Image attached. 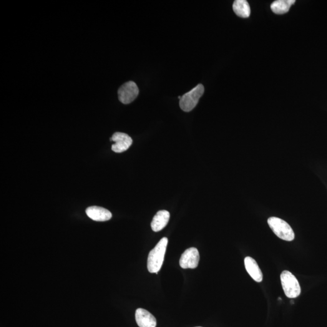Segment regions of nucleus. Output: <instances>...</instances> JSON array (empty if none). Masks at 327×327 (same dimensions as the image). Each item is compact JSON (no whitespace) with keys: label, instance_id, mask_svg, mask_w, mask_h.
I'll list each match as a JSON object with an SVG mask.
<instances>
[{"label":"nucleus","instance_id":"nucleus-8","mask_svg":"<svg viewBox=\"0 0 327 327\" xmlns=\"http://www.w3.org/2000/svg\"><path fill=\"white\" fill-rule=\"evenodd\" d=\"M135 319L140 327H156L157 320L153 314L145 309L138 308L135 313Z\"/></svg>","mask_w":327,"mask_h":327},{"label":"nucleus","instance_id":"nucleus-4","mask_svg":"<svg viewBox=\"0 0 327 327\" xmlns=\"http://www.w3.org/2000/svg\"><path fill=\"white\" fill-rule=\"evenodd\" d=\"M204 92L203 85L198 84L190 92L186 93L181 97L180 101L181 109L184 112H190L196 107L199 100Z\"/></svg>","mask_w":327,"mask_h":327},{"label":"nucleus","instance_id":"nucleus-9","mask_svg":"<svg viewBox=\"0 0 327 327\" xmlns=\"http://www.w3.org/2000/svg\"><path fill=\"white\" fill-rule=\"evenodd\" d=\"M88 217L92 220L98 221V222H104L110 220L112 218V213L109 210L105 209L98 206H92L88 207L85 210Z\"/></svg>","mask_w":327,"mask_h":327},{"label":"nucleus","instance_id":"nucleus-7","mask_svg":"<svg viewBox=\"0 0 327 327\" xmlns=\"http://www.w3.org/2000/svg\"><path fill=\"white\" fill-rule=\"evenodd\" d=\"M111 142L115 144L112 145V150L116 153H122L129 149L132 145L133 141L132 138L126 133L116 132L110 138Z\"/></svg>","mask_w":327,"mask_h":327},{"label":"nucleus","instance_id":"nucleus-11","mask_svg":"<svg viewBox=\"0 0 327 327\" xmlns=\"http://www.w3.org/2000/svg\"><path fill=\"white\" fill-rule=\"evenodd\" d=\"M245 264L246 270L251 277L257 283H261L263 279V273L256 261L252 258L247 256L245 258Z\"/></svg>","mask_w":327,"mask_h":327},{"label":"nucleus","instance_id":"nucleus-1","mask_svg":"<svg viewBox=\"0 0 327 327\" xmlns=\"http://www.w3.org/2000/svg\"><path fill=\"white\" fill-rule=\"evenodd\" d=\"M167 245L168 239L163 238L148 254L147 268L150 273L158 274L162 268Z\"/></svg>","mask_w":327,"mask_h":327},{"label":"nucleus","instance_id":"nucleus-14","mask_svg":"<svg viewBox=\"0 0 327 327\" xmlns=\"http://www.w3.org/2000/svg\"></svg>","mask_w":327,"mask_h":327},{"label":"nucleus","instance_id":"nucleus-2","mask_svg":"<svg viewBox=\"0 0 327 327\" xmlns=\"http://www.w3.org/2000/svg\"><path fill=\"white\" fill-rule=\"evenodd\" d=\"M268 224L274 233L281 240L286 241L294 240L293 229L285 221L277 217H271L268 218Z\"/></svg>","mask_w":327,"mask_h":327},{"label":"nucleus","instance_id":"nucleus-10","mask_svg":"<svg viewBox=\"0 0 327 327\" xmlns=\"http://www.w3.org/2000/svg\"><path fill=\"white\" fill-rule=\"evenodd\" d=\"M170 219V213L167 210H160L153 218L151 227L155 232L162 230L167 225Z\"/></svg>","mask_w":327,"mask_h":327},{"label":"nucleus","instance_id":"nucleus-5","mask_svg":"<svg viewBox=\"0 0 327 327\" xmlns=\"http://www.w3.org/2000/svg\"><path fill=\"white\" fill-rule=\"evenodd\" d=\"M139 94V89L137 84L133 82L124 83L118 90V98L121 102L124 104H130L137 98Z\"/></svg>","mask_w":327,"mask_h":327},{"label":"nucleus","instance_id":"nucleus-3","mask_svg":"<svg viewBox=\"0 0 327 327\" xmlns=\"http://www.w3.org/2000/svg\"><path fill=\"white\" fill-rule=\"evenodd\" d=\"M282 286L284 293L289 298H296L300 295L301 289L298 279L287 270L284 271L281 275Z\"/></svg>","mask_w":327,"mask_h":327},{"label":"nucleus","instance_id":"nucleus-6","mask_svg":"<svg viewBox=\"0 0 327 327\" xmlns=\"http://www.w3.org/2000/svg\"><path fill=\"white\" fill-rule=\"evenodd\" d=\"M200 261V253L197 248L191 247L187 249L181 255L180 265L184 269L195 268Z\"/></svg>","mask_w":327,"mask_h":327},{"label":"nucleus","instance_id":"nucleus-13","mask_svg":"<svg viewBox=\"0 0 327 327\" xmlns=\"http://www.w3.org/2000/svg\"><path fill=\"white\" fill-rule=\"evenodd\" d=\"M295 2V0H277L271 4V9L276 14H284L289 11Z\"/></svg>","mask_w":327,"mask_h":327},{"label":"nucleus","instance_id":"nucleus-12","mask_svg":"<svg viewBox=\"0 0 327 327\" xmlns=\"http://www.w3.org/2000/svg\"><path fill=\"white\" fill-rule=\"evenodd\" d=\"M233 9L236 16L238 17L248 18L250 16V5L245 0H236L233 2Z\"/></svg>","mask_w":327,"mask_h":327}]
</instances>
